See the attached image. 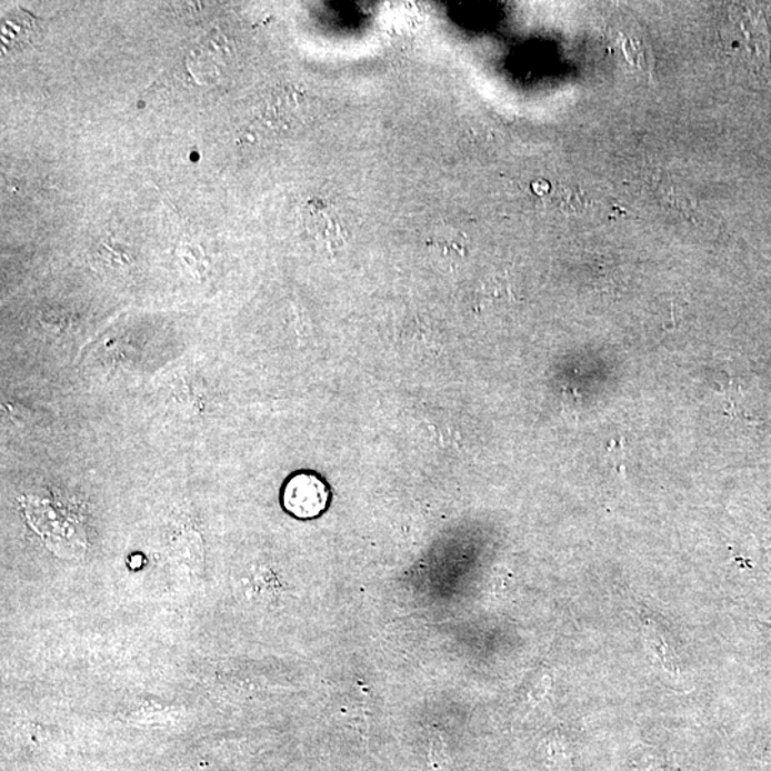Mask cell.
I'll use <instances>...</instances> for the list:
<instances>
[{"mask_svg":"<svg viewBox=\"0 0 771 771\" xmlns=\"http://www.w3.org/2000/svg\"><path fill=\"white\" fill-rule=\"evenodd\" d=\"M304 222L314 238L329 244H339L347 234L343 232L337 212L319 199L308 203Z\"/></svg>","mask_w":771,"mask_h":771,"instance_id":"3957f363","label":"cell"},{"mask_svg":"<svg viewBox=\"0 0 771 771\" xmlns=\"http://www.w3.org/2000/svg\"><path fill=\"white\" fill-rule=\"evenodd\" d=\"M40 34L38 20L22 10H13L2 19V48L12 50L32 43Z\"/></svg>","mask_w":771,"mask_h":771,"instance_id":"277c9868","label":"cell"},{"mask_svg":"<svg viewBox=\"0 0 771 771\" xmlns=\"http://www.w3.org/2000/svg\"><path fill=\"white\" fill-rule=\"evenodd\" d=\"M329 489L317 474L298 473L283 489V508L298 519L318 518L329 504Z\"/></svg>","mask_w":771,"mask_h":771,"instance_id":"7a4b0ae2","label":"cell"},{"mask_svg":"<svg viewBox=\"0 0 771 771\" xmlns=\"http://www.w3.org/2000/svg\"><path fill=\"white\" fill-rule=\"evenodd\" d=\"M725 53L745 67L762 69L770 63L771 39L768 20L759 8L730 4L720 28Z\"/></svg>","mask_w":771,"mask_h":771,"instance_id":"6da1fadb","label":"cell"}]
</instances>
